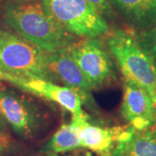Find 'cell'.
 I'll return each mask as SVG.
<instances>
[{
	"label": "cell",
	"mask_w": 156,
	"mask_h": 156,
	"mask_svg": "<svg viewBox=\"0 0 156 156\" xmlns=\"http://www.w3.org/2000/svg\"><path fill=\"white\" fill-rule=\"evenodd\" d=\"M6 25L19 37L46 53L67 49L77 41L44 9L41 1L15 3L7 1L2 7Z\"/></svg>",
	"instance_id": "1"
},
{
	"label": "cell",
	"mask_w": 156,
	"mask_h": 156,
	"mask_svg": "<svg viewBox=\"0 0 156 156\" xmlns=\"http://www.w3.org/2000/svg\"><path fill=\"white\" fill-rule=\"evenodd\" d=\"M107 47L124 79L143 88L154 101L156 66L140 45L135 33L123 29H115L108 36Z\"/></svg>",
	"instance_id": "2"
},
{
	"label": "cell",
	"mask_w": 156,
	"mask_h": 156,
	"mask_svg": "<svg viewBox=\"0 0 156 156\" xmlns=\"http://www.w3.org/2000/svg\"><path fill=\"white\" fill-rule=\"evenodd\" d=\"M0 71L55 83L47 66V53L16 34L1 29Z\"/></svg>",
	"instance_id": "3"
},
{
	"label": "cell",
	"mask_w": 156,
	"mask_h": 156,
	"mask_svg": "<svg viewBox=\"0 0 156 156\" xmlns=\"http://www.w3.org/2000/svg\"><path fill=\"white\" fill-rule=\"evenodd\" d=\"M44 9L68 32L96 38L109 31L106 18L87 0H40Z\"/></svg>",
	"instance_id": "4"
},
{
	"label": "cell",
	"mask_w": 156,
	"mask_h": 156,
	"mask_svg": "<svg viewBox=\"0 0 156 156\" xmlns=\"http://www.w3.org/2000/svg\"><path fill=\"white\" fill-rule=\"evenodd\" d=\"M0 115L21 139L38 137L46 124V115L38 103L12 89L0 90Z\"/></svg>",
	"instance_id": "5"
},
{
	"label": "cell",
	"mask_w": 156,
	"mask_h": 156,
	"mask_svg": "<svg viewBox=\"0 0 156 156\" xmlns=\"http://www.w3.org/2000/svg\"><path fill=\"white\" fill-rule=\"evenodd\" d=\"M98 38L77 40L68 48L92 89L104 88L116 80L113 56L108 47Z\"/></svg>",
	"instance_id": "6"
},
{
	"label": "cell",
	"mask_w": 156,
	"mask_h": 156,
	"mask_svg": "<svg viewBox=\"0 0 156 156\" xmlns=\"http://www.w3.org/2000/svg\"><path fill=\"white\" fill-rule=\"evenodd\" d=\"M1 81L13 84L23 91L38 95L42 98L56 102L72 114V119L88 117L83 109V101L74 90L57 83L37 78L14 76L0 71Z\"/></svg>",
	"instance_id": "7"
},
{
	"label": "cell",
	"mask_w": 156,
	"mask_h": 156,
	"mask_svg": "<svg viewBox=\"0 0 156 156\" xmlns=\"http://www.w3.org/2000/svg\"><path fill=\"white\" fill-rule=\"evenodd\" d=\"M47 66L55 83H61L64 87L74 90L81 97L85 106L95 108L90 85L81 69L73 60L67 49L47 53Z\"/></svg>",
	"instance_id": "8"
},
{
	"label": "cell",
	"mask_w": 156,
	"mask_h": 156,
	"mask_svg": "<svg viewBox=\"0 0 156 156\" xmlns=\"http://www.w3.org/2000/svg\"><path fill=\"white\" fill-rule=\"evenodd\" d=\"M122 115L128 125L137 130L156 125V109L150 95L131 81L123 82Z\"/></svg>",
	"instance_id": "9"
},
{
	"label": "cell",
	"mask_w": 156,
	"mask_h": 156,
	"mask_svg": "<svg viewBox=\"0 0 156 156\" xmlns=\"http://www.w3.org/2000/svg\"><path fill=\"white\" fill-rule=\"evenodd\" d=\"M79 130L83 147L101 156H110L117 140L125 127L102 128L89 122V116L72 119L71 122Z\"/></svg>",
	"instance_id": "10"
},
{
	"label": "cell",
	"mask_w": 156,
	"mask_h": 156,
	"mask_svg": "<svg viewBox=\"0 0 156 156\" xmlns=\"http://www.w3.org/2000/svg\"><path fill=\"white\" fill-rule=\"evenodd\" d=\"M110 156H156V125L142 130L126 126Z\"/></svg>",
	"instance_id": "11"
},
{
	"label": "cell",
	"mask_w": 156,
	"mask_h": 156,
	"mask_svg": "<svg viewBox=\"0 0 156 156\" xmlns=\"http://www.w3.org/2000/svg\"><path fill=\"white\" fill-rule=\"evenodd\" d=\"M125 22L136 31L156 22L155 0H109Z\"/></svg>",
	"instance_id": "12"
},
{
	"label": "cell",
	"mask_w": 156,
	"mask_h": 156,
	"mask_svg": "<svg viewBox=\"0 0 156 156\" xmlns=\"http://www.w3.org/2000/svg\"><path fill=\"white\" fill-rule=\"evenodd\" d=\"M83 147L78 128L70 124H63L42 148L44 153L59 154Z\"/></svg>",
	"instance_id": "13"
},
{
	"label": "cell",
	"mask_w": 156,
	"mask_h": 156,
	"mask_svg": "<svg viewBox=\"0 0 156 156\" xmlns=\"http://www.w3.org/2000/svg\"><path fill=\"white\" fill-rule=\"evenodd\" d=\"M135 37L141 48L156 66V22L150 27L136 32Z\"/></svg>",
	"instance_id": "14"
},
{
	"label": "cell",
	"mask_w": 156,
	"mask_h": 156,
	"mask_svg": "<svg viewBox=\"0 0 156 156\" xmlns=\"http://www.w3.org/2000/svg\"><path fill=\"white\" fill-rule=\"evenodd\" d=\"M16 148V143L6 132H0V156L11 154Z\"/></svg>",
	"instance_id": "15"
},
{
	"label": "cell",
	"mask_w": 156,
	"mask_h": 156,
	"mask_svg": "<svg viewBox=\"0 0 156 156\" xmlns=\"http://www.w3.org/2000/svg\"><path fill=\"white\" fill-rule=\"evenodd\" d=\"M104 17H114V10L109 0H87Z\"/></svg>",
	"instance_id": "16"
},
{
	"label": "cell",
	"mask_w": 156,
	"mask_h": 156,
	"mask_svg": "<svg viewBox=\"0 0 156 156\" xmlns=\"http://www.w3.org/2000/svg\"><path fill=\"white\" fill-rule=\"evenodd\" d=\"M0 132H6V122L0 115Z\"/></svg>",
	"instance_id": "17"
},
{
	"label": "cell",
	"mask_w": 156,
	"mask_h": 156,
	"mask_svg": "<svg viewBox=\"0 0 156 156\" xmlns=\"http://www.w3.org/2000/svg\"><path fill=\"white\" fill-rule=\"evenodd\" d=\"M11 2L15 3H28V2H35V1H39V0H9Z\"/></svg>",
	"instance_id": "18"
},
{
	"label": "cell",
	"mask_w": 156,
	"mask_h": 156,
	"mask_svg": "<svg viewBox=\"0 0 156 156\" xmlns=\"http://www.w3.org/2000/svg\"><path fill=\"white\" fill-rule=\"evenodd\" d=\"M44 156H58L57 154H54V153H46Z\"/></svg>",
	"instance_id": "19"
},
{
	"label": "cell",
	"mask_w": 156,
	"mask_h": 156,
	"mask_svg": "<svg viewBox=\"0 0 156 156\" xmlns=\"http://www.w3.org/2000/svg\"><path fill=\"white\" fill-rule=\"evenodd\" d=\"M154 106H155V109H156V84H155V89H154Z\"/></svg>",
	"instance_id": "20"
},
{
	"label": "cell",
	"mask_w": 156,
	"mask_h": 156,
	"mask_svg": "<svg viewBox=\"0 0 156 156\" xmlns=\"http://www.w3.org/2000/svg\"><path fill=\"white\" fill-rule=\"evenodd\" d=\"M0 83H1V79H0Z\"/></svg>",
	"instance_id": "21"
},
{
	"label": "cell",
	"mask_w": 156,
	"mask_h": 156,
	"mask_svg": "<svg viewBox=\"0 0 156 156\" xmlns=\"http://www.w3.org/2000/svg\"><path fill=\"white\" fill-rule=\"evenodd\" d=\"M155 1H156V0H155Z\"/></svg>",
	"instance_id": "22"
},
{
	"label": "cell",
	"mask_w": 156,
	"mask_h": 156,
	"mask_svg": "<svg viewBox=\"0 0 156 156\" xmlns=\"http://www.w3.org/2000/svg\"></svg>",
	"instance_id": "23"
}]
</instances>
